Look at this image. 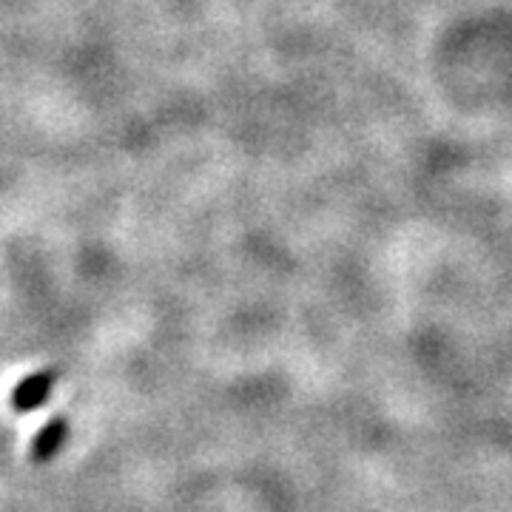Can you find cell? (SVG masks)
I'll return each mask as SVG.
<instances>
[{"label":"cell","instance_id":"7a4b0ae2","mask_svg":"<svg viewBox=\"0 0 512 512\" xmlns=\"http://www.w3.org/2000/svg\"><path fill=\"white\" fill-rule=\"evenodd\" d=\"M69 436V421L63 416H52L40 430H37L35 441H32V461H52L60 453V447L66 444Z\"/></svg>","mask_w":512,"mask_h":512},{"label":"cell","instance_id":"6da1fadb","mask_svg":"<svg viewBox=\"0 0 512 512\" xmlns=\"http://www.w3.org/2000/svg\"><path fill=\"white\" fill-rule=\"evenodd\" d=\"M57 382V370H37L32 376L20 379L18 387L12 390V407L18 413H32L40 404L52 396V387Z\"/></svg>","mask_w":512,"mask_h":512}]
</instances>
